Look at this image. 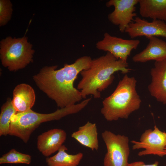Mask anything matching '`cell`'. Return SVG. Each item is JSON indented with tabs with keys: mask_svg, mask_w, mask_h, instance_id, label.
I'll return each instance as SVG.
<instances>
[{
	"mask_svg": "<svg viewBox=\"0 0 166 166\" xmlns=\"http://www.w3.org/2000/svg\"><path fill=\"white\" fill-rule=\"evenodd\" d=\"M92 60L89 56H84L58 69L57 65L45 66L33 78L39 89L54 101L58 107L71 106L82 99L80 91L74 86V81L81 71L89 67Z\"/></svg>",
	"mask_w": 166,
	"mask_h": 166,
	"instance_id": "obj_1",
	"label": "cell"
},
{
	"mask_svg": "<svg viewBox=\"0 0 166 166\" xmlns=\"http://www.w3.org/2000/svg\"><path fill=\"white\" fill-rule=\"evenodd\" d=\"M127 61L117 59L109 52L92 60L89 67L81 71L82 78L77 89L83 99L93 95L95 98L101 97V92L107 88L114 78L113 74L121 71L127 74L131 70Z\"/></svg>",
	"mask_w": 166,
	"mask_h": 166,
	"instance_id": "obj_2",
	"label": "cell"
},
{
	"mask_svg": "<svg viewBox=\"0 0 166 166\" xmlns=\"http://www.w3.org/2000/svg\"><path fill=\"white\" fill-rule=\"evenodd\" d=\"M137 81L125 74L113 93L102 101L101 113L108 121L128 118L138 109L141 101L136 90Z\"/></svg>",
	"mask_w": 166,
	"mask_h": 166,
	"instance_id": "obj_3",
	"label": "cell"
},
{
	"mask_svg": "<svg viewBox=\"0 0 166 166\" xmlns=\"http://www.w3.org/2000/svg\"><path fill=\"white\" fill-rule=\"evenodd\" d=\"M90 101V99L87 98L80 103L57 109L49 113H39L31 109L16 113L11 117L8 135L17 136L26 143L32 133L41 123L58 120L67 115L77 113L86 107Z\"/></svg>",
	"mask_w": 166,
	"mask_h": 166,
	"instance_id": "obj_4",
	"label": "cell"
},
{
	"mask_svg": "<svg viewBox=\"0 0 166 166\" xmlns=\"http://www.w3.org/2000/svg\"><path fill=\"white\" fill-rule=\"evenodd\" d=\"M27 37L9 36L0 42V57L2 65L10 71L25 68L33 61L35 52Z\"/></svg>",
	"mask_w": 166,
	"mask_h": 166,
	"instance_id": "obj_5",
	"label": "cell"
},
{
	"mask_svg": "<svg viewBox=\"0 0 166 166\" xmlns=\"http://www.w3.org/2000/svg\"><path fill=\"white\" fill-rule=\"evenodd\" d=\"M101 136L107 150L104 159V166H129L128 137L107 130L102 133Z\"/></svg>",
	"mask_w": 166,
	"mask_h": 166,
	"instance_id": "obj_6",
	"label": "cell"
},
{
	"mask_svg": "<svg viewBox=\"0 0 166 166\" xmlns=\"http://www.w3.org/2000/svg\"><path fill=\"white\" fill-rule=\"evenodd\" d=\"M133 150L144 149L138 155H154L160 157L166 155V132L155 125L154 129L146 130L141 135L140 141L132 140Z\"/></svg>",
	"mask_w": 166,
	"mask_h": 166,
	"instance_id": "obj_7",
	"label": "cell"
},
{
	"mask_svg": "<svg viewBox=\"0 0 166 166\" xmlns=\"http://www.w3.org/2000/svg\"><path fill=\"white\" fill-rule=\"evenodd\" d=\"M140 43L137 39H125L104 34L103 39L96 44L98 49L106 51L117 59L127 61L132 51L137 49Z\"/></svg>",
	"mask_w": 166,
	"mask_h": 166,
	"instance_id": "obj_8",
	"label": "cell"
},
{
	"mask_svg": "<svg viewBox=\"0 0 166 166\" xmlns=\"http://www.w3.org/2000/svg\"><path fill=\"white\" fill-rule=\"evenodd\" d=\"M139 0H110L106 6H113V11L108 15L109 21L118 26L120 31L124 33L129 25L136 17V5Z\"/></svg>",
	"mask_w": 166,
	"mask_h": 166,
	"instance_id": "obj_9",
	"label": "cell"
},
{
	"mask_svg": "<svg viewBox=\"0 0 166 166\" xmlns=\"http://www.w3.org/2000/svg\"><path fill=\"white\" fill-rule=\"evenodd\" d=\"M132 38L144 36L147 38L151 37L161 36L166 38V23L158 20H147L136 16L125 30Z\"/></svg>",
	"mask_w": 166,
	"mask_h": 166,
	"instance_id": "obj_10",
	"label": "cell"
},
{
	"mask_svg": "<svg viewBox=\"0 0 166 166\" xmlns=\"http://www.w3.org/2000/svg\"><path fill=\"white\" fill-rule=\"evenodd\" d=\"M151 81L148 86L151 95L166 105V59L155 61L150 71Z\"/></svg>",
	"mask_w": 166,
	"mask_h": 166,
	"instance_id": "obj_11",
	"label": "cell"
},
{
	"mask_svg": "<svg viewBox=\"0 0 166 166\" xmlns=\"http://www.w3.org/2000/svg\"><path fill=\"white\" fill-rule=\"evenodd\" d=\"M66 138V133L63 130H49L38 136L37 148L43 156L48 157L59 150Z\"/></svg>",
	"mask_w": 166,
	"mask_h": 166,
	"instance_id": "obj_12",
	"label": "cell"
},
{
	"mask_svg": "<svg viewBox=\"0 0 166 166\" xmlns=\"http://www.w3.org/2000/svg\"><path fill=\"white\" fill-rule=\"evenodd\" d=\"M147 38L149 42L147 46L132 57L133 61L144 63L151 60L158 61L166 59V42L156 37Z\"/></svg>",
	"mask_w": 166,
	"mask_h": 166,
	"instance_id": "obj_13",
	"label": "cell"
},
{
	"mask_svg": "<svg viewBox=\"0 0 166 166\" xmlns=\"http://www.w3.org/2000/svg\"><path fill=\"white\" fill-rule=\"evenodd\" d=\"M35 99L32 87L27 84L21 83L17 85L13 90L12 104L17 113H23L31 109Z\"/></svg>",
	"mask_w": 166,
	"mask_h": 166,
	"instance_id": "obj_14",
	"label": "cell"
},
{
	"mask_svg": "<svg viewBox=\"0 0 166 166\" xmlns=\"http://www.w3.org/2000/svg\"><path fill=\"white\" fill-rule=\"evenodd\" d=\"M71 137L83 146L97 151L99 148L98 133L96 124L88 121L73 132Z\"/></svg>",
	"mask_w": 166,
	"mask_h": 166,
	"instance_id": "obj_15",
	"label": "cell"
},
{
	"mask_svg": "<svg viewBox=\"0 0 166 166\" xmlns=\"http://www.w3.org/2000/svg\"><path fill=\"white\" fill-rule=\"evenodd\" d=\"M138 4L142 17L166 23V0H139Z\"/></svg>",
	"mask_w": 166,
	"mask_h": 166,
	"instance_id": "obj_16",
	"label": "cell"
},
{
	"mask_svg": "<svg viewBox=\"0 0 166 166\" xmlns=\"http://www.w3.org/2000/svg\"><path fill=\"white\" fill-rule=\"evenodd\" d=\"M68 149L62 145L55 155L46 159L48 166H77L82 159L83 154L81 152L72 155L66 152Z\"/></svg>",
	"mask_w": 166,
	"mask_h": 166,
	"instance_id": "obj_17",
	"label": "cell"
},
{
	"mask_svg": "<svg viewBox=\"0 0 166 166\" xmlns=\"http://www.w3.org/2000/svg\"><path fill=\"white\" fill-rule=\"evenodd\" d=\"M17 113L8 98L1 108L0 114V136L8 135L12 116Z\"/></svg>",
	"mask_w": 166,
	"mask_h": 166,
	"instance_id": "obj_18",
	"label": "cell"
},
{
	"mask_svg": "<svg viewBox=\"0 0 166 166\" xmlns=\"http://www.w3.org/2000/svg\"><path fill=\"white\" fill-rule=\"evenodd\" d=\"M31 160V157L30 155L21 153L14 149H12L0 157V164H29Z\"/></svg>",
	"mask_w": 166,
	"mask_h": 166,
	"instance_id": "obj_19",
	"label": "cell"
},
{
	"mask_svg": "<svg viewBox=\"0 0 166 166\" xmlns=\"http://www.w3.org/2000/svg\"><path fill=\"white\" fill-rule=\"evenodd\" d=\"M12 5L9 0H0V26L6 25L11 19Z\"/></svg>",
	"mask_w": 166,
	"mask_h": 166,
	"instance_id": "obj_20",
	"label": "cell"
},
{
	"mask_svg": "<svg viewBox=\"0 0 166 166\" xmlns=\"http://www.w3.org/2000/svg\"><path fill=\"white\" fill-rule=\"evenodd\" d=\"M159 162L158 161H155L153 163L151 164H145L143 162L137 161L135 166H158Z\"/></svg>",
	"mask_w": 166,
	"mask_h": 166,
	"instance_id": "obj_21",
	"label": "cell"
},
{
	"mask_svg": "<svg viewBox=\"0 0 166 166\" xmlns=\"http://www.w3.org/2000/svg\"><path fill=\"white\" fill-rule=\"evenodd\" d=\"M137 162H135L130 164L129 166H135L137 164Z\"/></svg>",
	"mask_w": 166,
	"mask_h": 166,
	"instance_id": "obj_22",
	"label": "cell"
}]
</instances>
